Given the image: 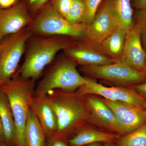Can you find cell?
<instances>
[{
	"mask_svg": "<svg viewBox=\"0 0 146 146\" xmlns=\"http://www.w3.org/2000/svg\"><path fill=\"white\" fill-rule=\"evenodd\" d=\"M46 96L57 119V129L52 137L68 141V136L74 135L87 122L89 110L84 96L60 89L50 91Z\"/></svg>",
	"mask_w": 146,
	"mask_h": 146,
	"instance_id": "cell-1",
	"label": "cell"
},
{
	"mask_svg": "<svg viewBox=\"0 0 146 146\" xmlns=\"http://www.w3.org/2000/svg\"><path fill=\"white\" fill-rule=\"evenodd\" d=\"M72 38L64 36L32 35L27 43L23 65L17 72L21 77L35 80L42 76L45 68L58 52L70 44Z\"/></svg>",
	"mask_w": 146,
	"mask_h": 146,
	"instance_id": "cell-2",
	"label": "cell"
},
{
	"mask_svg": "<svg viewBox=\"0 0 146 146\" xmlns=\"http://www.w3.org/2000/svg\"><path fill=\"white\" fill-rule=\"evenodd\" d=\"M35 81L22 78L18 72L1 89L8 97L16 127L15 146H24L25 131L31 100L34 95Z\"/></svg>",
	"mask_w": 146,
	"mask_h": 146,
	"instance_id": "cell-3",
	"label": "cell"
},
{
	"mask_svg": "<svg viewBox=\"0 0 146 146\" xmlns=\"http://www.w3.org/2000/svg\"><path fill=\"white\" fill-rule=\"evenodd\" d=\"M27 28L33 35H59L74 39L86 38L87 25L69 22L55 10L50 2L38 11Z\"/></svg>",
	"mask_w": 146,
	"mask_h": 146,
	"instance_id": "cell-4",
	"label": "cell"
},
{
	"mask_svg": "<svg viewBox=\"0 0 146 146\" xmlns=\"http://www.w3.org/2000/svg\"><path fill=\"white\" fill-rule=\"evenodd\" d=\"M76 65L63 54L47 71L35 90L34 96L46 95L54 89L65 92H75L86 82L77 70Z\"/></svg>",
	"mask_w": 146,
	"mask_h": 146,
	"instance_id": "cell-5",
	"label": "cell"
},
{
	"mask_svg": "<svg viewBox=\"0 0 146 146\" xmlns=\"http://www.w3.org/2000/svg\"><path fill=\"white\" fill-rule=\"evenodd\" d=\"M33 35L27 27L5 36L1 44L0 83L7 82L14 75L25 51L27 42Z\"/></svg>",
	"mask_w": 146,
	"mask_h": 146,
	"instance_id": "cell-6",
	"label": "cell"
},
{
	"mask_svg": "<svg viewBox=\"0 0 146 146\" xmlns=\"http://www.w3.org/2000/svg\"><path fill=\"white\" fill-rule=\"evenodd\" d=\"M87 77L102 79L116 86L129 87L146 81L143 72L136 70L120 61L109 65L81 66Z\"/></svg>",
	"mask_w": 146,
	"mask_h": 146,
	"instance_id": "cell-7",
	"label": "cell"
},
{
	"mask_svg": "<svg viewBox=\"0 0 146 146\" xmlns=\"http://www.w3.org/2000/svg\"><path fill=\"white\" fill-rule=\"evenodd\" d=\"M146 9L136 11L133 26L126 34L123 53L120 61L134 70L142 72H143L145 67L146 52L141 41V28L145 16Z\"/></svg>",
	"mask_w": 146,
	"mask_h": 146,
	"instance_id": "cell-8",
	"label": "cell"
},
{
	"mask_svg": "<svg viewBox=\"0 0 146 146\" xmlns=\"http://www.w3.org/2000/svg\"><path fill=\"white\" fill-rule=\"evenodd\" d=\"M86 82L76 91L84 96L88 94L100 96L105 99L127 103L145 109L146 101L131 86H115L106 87L94 79L85 77Z\"/></svg>",
	"mask_w": 146,
	"mask_h": 146,
	"instance_id": "cell-9",
	"label": "cell"
},
{
	"mask_svg": "<svg viewBox=\"0 0 146 146\" xmlns=\"http://www.w3.org/2000/svg\"><path fill=\"white\" fill-rule=\"evenodd\" d=\"M63 55L76 65L81 66L109 65L115 61L100 50L95 43L87 39H73L63 50Z\"/></svg>",
	"mask_w": 146,
	"mask_h": 146,
	"instance_id": "cell-10",
	"label": "cell"
},
{
	"mask_svg": "<svg viewBox=\"0 0 146 146\" xmlns=\"http://www.w3.org/2000/svg\"><path fill=\"white\" fill-rule=\"evenodd\" d=\"M102 100L114 112L123 135L133 132L146 123L144 108L124 102Z\"/></svg>",
	"mask_w": 146,
	"mask_h": 146,
	"instance_id": "cell-11",
	"label": "cell"
},
{
	"mask_svg": "<svg viewBox=\"0 0 146 146\" xmlns=\"http://www.w3.org/2000/svg\"><path fill=\"white\" fill-rule=\"evenodd\" d=\"M84 97L89 110L87 122L123 134L121 127L114 112L102 98L93 94Z\"/></svg>",
	"mask_w": 146,
	"mask_h": 146,
	"instance_id": "cell-12",
	"label": "cell"
},
{
	"mask_svg": "<svg viewBox=\"0 0 146 146\" xmlns=\"http://www.w3.org/2000/svg\"><path fill=\"white\" fill-rule=\"evenodd\" d=\"M119 29L114 16L103 1L92 22L87 26L86 39L95 44H99Z\"/></svg>",
	"mask_w": 146,
	"mask_h": 146,
	"instance_id": "cell-13",
	"label": "cell"
},
{
	"mask_svg": "<svg viewBox=\"0 0 146 146\" xmlns=\"http://www.w3.org/2000/svg\"><path fill=\"white\" fill-rule=\"evenodd\" d=\"M33 19L22 0L10 8L0 9V29L4 36L15 34L27 27Z\"/></svg>",
	"mask_w": 146,
	"mask_h": 146,
	"instance_id": "cell-14",
	"label": "cell"
},
{
	"mask_svg": "<svg viewBox=\"0 0 146 146\" xmlns=\"http://www.w3.org/2000/svg\"><path fill=\"white\" fill-rule=\"evenodd\" d=\"M29 109L39 121L46 138L53 136L57 129V119L46 96L33 95L30 102Z\"/></svg>",
	"mask_w": 146,
	"mask_h": 146,
	"instance_id": "cell-15",
	"label": "cell"
},
{
	"mask_svg": "<svg viewBox=\"0 0 146 146\" xmlns=\"http://www.w3.org/2000/svg\"><path fill=\"white\" fill-rule=\"evenodd\" d=\"M118 136V134L82 126L68 142L70 146H84L94 143L113 142Z\"/></svg>",
	"mask_w": 146,
	"mask_h": 146,
	"instance_id": "cell-16",
	"label": "cell"
},
{
	"mask_svg": "<svg viewBox=\"0 0 146 146\" xmlns=\"http://www.w3.org/2000/svg\"><path fill=\"white\" fill-rule=\"evenodd\" d=\"M0 117L2 122L5 142L8 146H15L16 127L8 97L0 86Z\"/></svg>",
	"mask_w": 146,
	"mask_h": 146,
	"instance_id": "cell-17",
	"label": "cell"
},
{
	"mask_svg": "<svg viewBox=\"0 0 146 146\" xmlns=\"http://www.w3.org/2000/svg\"><path fill=\"white\" fill-rule=\"evenodd\" d=\"M109 9L120 29L128 31L134 22L130 0H103Z\"/></svg>",
	"mask_w": 146,
	"mask_h": 146,
	"instance_id": "cell-18",
	"label": "cell"
},
{
	"mask_svg": "<svg viewBox=\"0 0 146 146\" xmlns=\"http://www.w3.org/2000/svg\"><path fill=\"white\" fill-rule=\"evenodd\" d=\"M127 31L119 29L96 44L100 50L115 62L120 61L123 53L125 38Z\"/></svg>",
	"mask_w": 146,
	"mask_h": 146,
	"instance_id": "cell-19",
	"label": "cell"
},
{
	"mask_svg": "<svg viewBox=\"0 0 146 146\" xmlns=\"http://www.w3.org/2000/svg\"><path fill=\"white\" fill-rule=\"evenodd\" d=\"M46 139L39 121L29 109L25 131L24 146H45Z\"/></svg>",
	"mask_w": 146,
	"mask_h": 146,
	"instance_id": "cell-20",
	"label": "cell"
},
{
	"mask_svg": "<svg viewBox=\"0 0 146 146\" xmlns=\"http://www.w3.org/2000/svg\"><path fill=\"white\" fill-rule=\"evenodd\" d=\"M117 146H146V123L136 130L120 138Z\"/></svg>",
	"mask_w": 146,
	"mask_h": 146,
	"instance_id": "cell-21",
	"label": "cell"
},
{
	"mask_svg": "<svg viewBox=\"0 0 146 146\" xmlns=\"http://www.w3.org/2000/svg\"><path fill=\"white\" fill-rule=\"evenodd\" d=\"M86 14V5L84 0H73L66 19L74 24H84Z\"/></svg>",
	"mask_w": 146,
	"mask_h": 146,
	"instance_id": "cell-22",
	"label": "cell"
},
{
	"mask_svg": "<svg viewBox=\"0 0 146 146\" xmlns=\"http://www.w3.org/2000/svg\"><path fill=\"white\" fill-rule=\"evenodd\" d=\"M103 0H84L86 7V14L84 23L86 25L92 22L98 8Z\"/></svg>",
	"mask_w": 146,
	"mask_h": 146,
	"instance_id": "cell-23",
	"label": "cell"
},
{
	"mask_svg": "<svg viewBox=\"0 0 146 146\" xmlns=\"http://www.w3.org/2000/svg\"><path fill=\"white\" fill-rule=\"evenodd\" d=\"M73 0H51L50 2L55 10L66 19Z\"/></svg>",
	"mask_w": 146,
	"mask_h": 146,
	"instance_id": "cell-24",
	"label": "cell"
},
{
	"mask_svg": "<svg viewBox=\"0 0 146 146\" xmlns=\"http://www.w3.org/2000/svg\"><path fill=\"white\" fill-rule=\"evenodd\" d=\"M25 4L30 14L33 19L35 16L46 4L51 0H22Z\"/></svg>",
	"mask_w": 146,
	"mask_h": 146,
	"instance_id": "cell-25",
	"label": "cell"
},
{
	"mask_svg": "<svg viewBox=\"0 0 146 146\" xmlns=\"http://www.w3.org/2000/svg\"><path fill=\"white\" fill-rule=\"evenodd\" d=\"M45 146H69L68 141L51 137L46 138Z\"/></svg>",
	"mask_w": 146,
	"mask_h": 146,
	"instance_id": "cell-26",
	"label": "cell"
},
{
	"mask_svg": "<svg viewBox=\"0 0 146 146\" xmlns=\"http://www.w3.org/2000/svg\"><path fill=\"white\" fill-rule=\"evenodd\" d=\"M146 101V81L131 86Z\"/></svg>",
	"mask_w": 146,
	"mask_h": 146,
	"instance_id": "cell-27",
	"label": "cell"
},
{
	"mask_svg": "<svg viewBox=\"0 0 146 146\" xmlns=\"http://www.w3.org/2000/svg\"><path fill=\"white\" fill-rule=\"evenodd\" d=\"M132 7L136 11L146 9V0H130Z\"/></svg>",
	"mask_w": 146,
	"mask_h": 146,
	"instance_id": "cell-28",
	"label": "cell"
},
{
	"mask_svg": "<svg viewBox=\"0 0 146 146\" xmlns=\"http://www.w3.org/2000/svg\"><path fill=\"white\" fill-rule=\"evenodd\" d=\"M21 0H0V9H7L15 5Z\"/></svg>",
	"mask_w": 146,
	"mask_h": 146,
	"instance_id": "cell-29",
	"label": "cell"
},
{
	"mask_svg": "<svg viewBox=\"0 0 146 146\" xmlns=\"http://www.w3.org/2000/svg\"><path fill=\"white\" fill-rule=\"evenodd\" d=\"M141 41L144 50L146 51V14L142 28H141Z\"/></svg>",
	"mask_w": 146,
	"mask_h": 146,
	"instance_id": "cell-30",
	"label": "cell"
},
{
	"mask_svg": "<svg viewBox=\"0 0 146 146\" xmlns=\"http://www.w3.org/2000/svg\"><path fill=\"white\" fill-rule=\"evenodd\" d=\"M4 133L3 127L2 122L0 117V145L3 143H4Z\"/></svg>",
	"mask_w": 146,
	"mask_h": 146,
	"instance_id": "cell-31",
	"label": "cell"
},
{
	"mask_svg": "<svg viewBox=\"0 0 146 146\" xmlns=\"http://www.w3.org/2000/svg\"><path fill=\"white\" fill-rule=\"evenodd\" d=\"M86 146H102V145L100 143H96L89 144L87 145Z\"/></svg>",
	"mask_w": 146,
	"mask_h": 146,
	"instance_id": "cell-32",
	"label": "cell"
},
{
	"mask_svg": "<svg viewBox=\"0 0 146 146\" xmlns=\"http://www.w3.org/2000/svg\"><path fill=\"white\" fill-rule=\"evenodd\" d=\"M5 36H4L3 35V34L1 31V29H0V43L3 41V39L4 38Z\"/></svg>",
	"mask_w": 146,
	"mask_h": 146,
	"instance_id": "cell-33",
	"label": "cell"
},
{
	"mask_svg": "<svg viewBox=\"0 0 146 146\" xmlns=\"http://www.w3.org/2000/svg\"><path fill=\"white\" fill-rule=\"evenodd\" d=\"M105 146H115L114 144L112 143V142L105 143Z\"/></svg>",
	"mask_w": 146,
	"mask_h": 146,
	"instance_id": "cell-34",
	"label": "cell"
},
{
	"mask_svg": "<svg viewBox=\"0 0 146 146\" xmlns=\"http://www.w3.org/2000/svg\"><path fill=\"white\" fill-rule=\"evenodd\" d=\"M144 74L146 75V57L145 60V67H144V69L143 70Z\"/></svg>",
	"mask_w": 146,
	"mask_h": 146,
	"instance_id": "cell-35",
	"label": "cell"
},
{
	"mask_svg": "<svg viewBox=\"0 0 146 146\" xmlns=\"http://www.w3.org/2000/svg\"><path fill=\"white\" fill-rule=\"evenodd\" d=\"M0 146H8L5 143H3L2 144H1V145H0Z\"/></svg>",
	"mask_w": 146,
	"mask_h": 146,
	"instance_id": "cell-36",
	"label": "cell"
},
{
	"mask_svg": "<svg viewBox=\"0 0 146 146\" xmlns=\"http://www.w3.org/2000/svg\"><path fill=\"white\" fill-rule=\"evenodd\" d=\"M145 112L146 113V104L145 105Z\"/></svg>",
	"mask_w": 146,
	"mask_h": 146,
	"instance_id": "cell-37",
	"label": "cell"
},
{
	"mask_svg": "<svg viewBox=\"0 0 146 146\" xmlns=\"http://www.w3.org/2000/svg\"><path fill=\"white\" fill-rule=\"evenodd\" d=\"M0 51H1V44H0Z\"/></svg>",
	"mask_w": 146,
	"mask_h": 146,
	"instance_id": "cell-38",
	"label": "cell"
},
{
	"mask_svg": "<svg viewBox=\"0 0 146 146\" xmlns=\"http://www.w3.org/2000/svg\"><path fill=\"white\" fill-rule=\"evenodd\" d=\"M1 85H2V84H1V83H0V86H1Z\"/></svg>",
	"mask_w": 146,
	"mask_h": 146,
	"instance_id": "cell-39",
	"label": "cell"
}]
</instances>
